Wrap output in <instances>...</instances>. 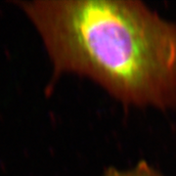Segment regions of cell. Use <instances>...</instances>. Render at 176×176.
Instances as JSON below:
<instances>
[{"mask_svg":"<svg viewBox=\"0 0 176 176\" xmlns=\"http://www.w3.org/2000/svg\"><path fill=\"white\" fill-rule=\"evenodd\" d=\"M19 5L57 74L88 77L126 105L176 111V22L137 0Z\"/></svg>","mask_w":176,"mask_h":176,"instance_id":"6da1fadb","label":"cell"},{"mask_svg":"<svg viewBox=\"0 0 176 176\" xmlns=\"http://www.w3.org/2000/svg\"><path fill=\"white\" fill-rule=\"evenodd\" d=\"M101 176H164L155 167L149 164L146 161L138 162L134 166L127 169H118L110 167Z\"/></svg>","mask_w":176,"mask_h":176,"instance_id":"7a4b0ae2","label":"cell"}]
</instances>
